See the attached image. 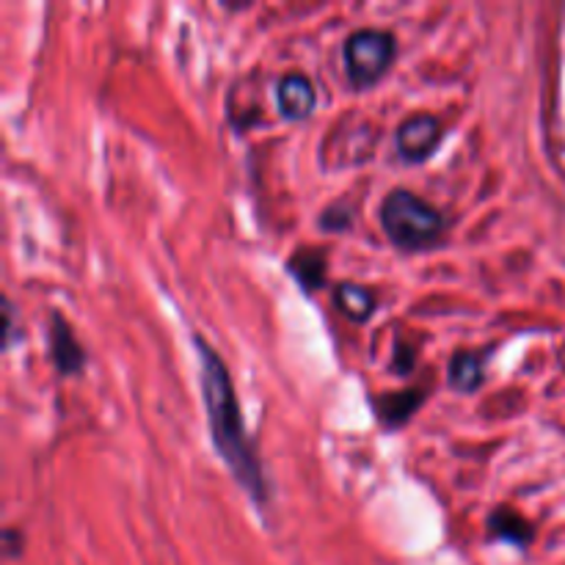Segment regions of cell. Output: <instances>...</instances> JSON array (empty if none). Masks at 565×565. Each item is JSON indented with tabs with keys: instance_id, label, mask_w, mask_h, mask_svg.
<instances>
[{
	"instance_id": "cell-13",
	"label": "cell",
	"mask_w": 565,
	"mask_h": 565,
	"mask_svg": "<svg viewBox=\"0 0 565 565\" xmlns=\"http://www.w3.org/2000/svg\"><path fill=\"white\" fill-rule=\"evenodd\" d=\"M342 210H348L345 202L331 204V207L320 215V226H323V230H345L351 215H342Z\"/></svg>"
},
{
	"instance_id": "cell-7",
	"label": "cell",
	"mask_w": 565,
	"mask_h": 565,
	"mask_svg": "<svg viewBox=\"0 0 565 565\" xmlns=\"http://www.w3.org/2000/svg\"><path fill=\"white\" fill-rule=\"evenodd\" d=\"M315 86L301 72H287L276 88V103H279L281 116L287 119H307L315 110Z\"/></svg>"
},
{
	"instance_id": "cell-3",
	"label": "cell",
	"mask_w": 565,
	"mask_h": 565,
	"mask_svg": "<svg viewBox=\"0 0 565 565\" xmlns=\"http://www.w3.org/2000/svg\"><path fill=\"white\" fill-rule=\"evenodd\" d=\"M395 36L379 28H362L351 33L342 47V61H345L348 81L356 88H370L384 77L395 58Z\"/></svg>"
},
{
	"instance_id": "cell-12",
	"label": "cell",
	"mask_w": 565,
	"mask_h": 565,
	"mask_svg": "<svg viewBox=\"0 0 565 565\" xmlns=\"http://www.w3.org/2000/svg\"><path fill=\"white\" fill-rule=\"evenodd\" d=\"M419 403H423V392L406 390V392H395V395H381L373 406L386 428H397V425L408 423V417L417 412Z\"/></svg>"
},
{
	"instance_id": "cell-1",
	"label": "cell",
	"mask_w": 565,
	"mask_h": 565,
	"mask_svg": "<svg viewBox=\"0 0 565 565\" xmlns=\"http://www.w3.org/2000/svg\"><path fill=\"white\" fill-rule=\"evenodd\" d=\"M193 345L199 353V386H202L204 412H207L210 436H213L215 452L232 478L237 480L243 491L252 497L257 505H268V480H265L263 463H259L257 450L243 425L241 406H237L235 386H232L230 370L224 359L210 348L202 337H193Z\"/></svg>"
},
{
	"instance_id": "cell-5",
	"label": "cell",
	"mask_w": 565,
	"mask_h": 565,
	"mask_svg": "<svg viewBox=\"0 0 565 565\" xmlns=\"http://www.w3.org/2000/svg\"><path fill=\"white\" fill-rule=\"evenodd\" d=\"M441 141V125L436 116L430 114H414L397 127V152L408 163H419V160L430 158Z\"/></svg>"
},
{
	"instance_id": "cell-8",
	"label": "cell",
	"mask_w": 565,
	"mask_h": 565,
	"mask_svg": "<svg viewBox=\"0 0 565 565\" xmlns=\"http://www.w3.org/2000/svg\"><path fill=\"white\" fill-rule=\"evenodd\" d=\"M483 367H486V359L475 351H458L456 356L450 359V367H447V381L456 392H469L480 390L483 384Z\"/></svg>"
},
{
	"instance_id": "cell-11",
	"label": "cell",
	"mask_w": 565,
	"mask_h": 565,
	"mask_svg": "<svg viewBox=\"0 0 565 565\" xmlns=\"http://www.w3.org/2000/svg\"><path fill=\"white\" fill-rule=\"evenodd\" d=\"M287 270L303 290H318L326 281V254L320 248H298L287 259Z\"/></svg>"
},
{
	"instance_id": "cell-9",
	"label": "cell",
	"mask_w": 565,
	"mask_h": 565,
	"mask_svg": "<svg viewBox=\"0 0 565 565\" xmlns=\"http://www.w3.org/2000/svg\"><path fill=\"white\" fill-rule=\"evenodd\" d=\"M334 303L348 320L364 323L375 312V292L364 285H356V281H342L334 290Z\"/></svg>"
},
{
	"instance_id": "cell-4",
	"label": "cell",
	"mask_w": 565,
	"mask_h": 565,
	"mask_svg": "<svg viewBox=\"0 0 565 565\" xmlns=\"http://www.w3.org/2000/svg\"><path fill=\"white\" fill-rule=\"evenodd\" d=\"M379 143V127L370 125L362 116H345L334 130H329L323 141V166L326 169H348L359 166L373 154Z\"/></svg>"
},
{
	"instance_id": "cell-2",
	"label": "cell",
	"mask_w": 565,
	"mask_h": 565,
	"mask_svg": "<svg viewBox=\"0 0 565 565\" xmlns=\"http://www.w3.org/2000/svg\"><path fill=\"white\" fill-rule=\"evenodd\" d=\"M379 215L386 237L397 248H406V252H419V248L436 246L447 230L445 215L434 204L425 202L423 196L406 191V188H397V191L386 193Z\"/></svg>"
},
{
	"instance_id": "cell-6",
	"label": "cell",
	"mask_w": 565,
	"mask_h": 565,
	"mask_svg": "<svg viewBox=\"0 0 565 565\" xmlns=\"http://www.w3.org/2000/svg\"><path fill=\"white\" fill-rule=\"evenodd\" d=\"M47 348H50V362L55 364L61 375H77L86 367V353L83 345L77 342L75 331L66 323L64 315L53 312L50 315V331H47Z\"/></svg>"
},
{
	"instance_id": "cell-10",
	"label": "cell",
	"mask_w": 565,
	"mask_h": 565,
	"mask_svg": "<svg viewBox=\"0 0 565 565\" xmlns=\"http://www.w3.org/2000/svg\"><path fill=\"white\" fill-rule=\"evenodd\" d=\"M489 535L508 544L527 546L533 541V524L513 508H497L489 516Z\"/></svg>"
},
{
	"instance_id": "cell-14",
	"label": "cell",
	"mask_w": 565,
	"mask_h": 565,
	"mask_svg": "<svg viewBox=\"0 0 565 565\" xmlns=\"http://www.w3.org/2000/svg\"><path fill=\"white\" fill-rule=\"evenodd\" d=\"M3 348L9 351V348L14 345L17 334H20V329H17V309L11 301L3 303Z\"/></svg>"
},
{
	"instance_id": "cell-15",
	"label": "cell",
	"mask_w": 565,
	"mask_h": 565,
	"mask_svg": "<svg viewBox=\"0 0 565 565\" xmlns=\"http://www.w3.org/2000/svg\"><path fill=\"white\" fill-rule=\"evenodd\" d=\"M20 541H22V535L17 533L14 527L3 530V550H6V555H9V557L20 555Z\"/></svg>"
}]
</instances>
